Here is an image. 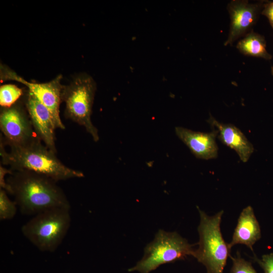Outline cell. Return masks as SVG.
<instances>
[{
  "label": "cell",
  "mask_w": 273,
  "mask_h": 273,
  "mask_svg": "<svg viewBox=\"0 0 273 273\" xmlns=\"http://www.w3.org/2000/svg\"><path fill=\"white\" fill-rule=\"evenodd\" d=\"M238 50L243 55L261 58L266 60L272 59V56L266 49L265 37L252 30L240 40L236 46Z\"/></svg>",
  "instance_id": "cell-14"
},
{
  "label": "cell",
  "mask_w": 273,
  "mask_h": 273,
  "mask_svg": "<svg viewBox=\"0 0 273 273\" xmlns=\"http://www.w3.org/2000/svg\"><path fill=\"white\" fill-rule=\"evenodd\" d=\"M13 170L11 169H7L2 165H0V188L5 190L7 193H11V189L5 180L6 175L11 174Z\"/></svg>",
  "instance_id": "cell-19"
},
{
  "label": "cell",
  "mask_w": 273,
  "mask_h": 273,
  "mask_svg": "<svg viewBox=\"0 0 273 273\" xmlns=\"http://www.w3.org/2000/svg\"><path fill=\"white\" fill-rule=\"evenodd\" d=\"M261 238V230L252 207L248 206L243 209L238 219L232 241L231 248L237 244H243L253 251V245Z\"/></svg>",
  "instance_id": "cell-13"
},
{
  "label": "cell",
  "mask_w": 273,
  "mask_h": 273,
  "mask_svg": "<svg viewBox=\"0 0 273 273\" xmlns=\"http://www.w3.org/2000/svg\"><path fill=\"white\" fill-rule=\"evenodd\" d=\"M23 90L17 85L6 84L0 87V105L2 108H9L17 103Z\"/></svg>",
  "instance_id": "cell-15"
},
{
  "label": "cell",
  "mask_w": 273,
  "mask_h": 273,
  "mask_svg": "<svg viewBox=\"0 0 273 273\" xmlns=\"http://www.w3.org/2000/svg\"><path fill=\"white\" fill-rule=\"evenodd\" d=\"M261 14L267 17L270 26L273 29V1H265Z\"/></svg>",
  "instance_id": "cell-20"
},
{
  "label": "cell",
  "mask_w": 273,
  "mask_h": 273,
  "mask_svg": "<svg viewBox=\"0 0 273 273\" xmlns=\"http://www.w3.org/2000/svg\"><path fill=\"white\" fill-rule=\"evenodd\" d=\"M175 132L196 158L209 160L217 157L218 146L215 141L217 133L214 129L206 133L177 126Z\"/></svg>",
  "instance_id": "cell-11"
},
{
  "label": "cell",
  "mask_w": 273,
  "mask_h": 273,
  "mask_svg": "<svg viewBox=\"0 0 273 273\" xmlns=\"http://www.w3.org/2000/svg\"><path fill=\"white\" fill-rule=\"evenodd\" d=\"M198 211L200 216L198 227L199 241L193 256L205 266L207 273H223L228 258L231 256V249L220 231L223 211L211 216L200 209Z\"/></svg>",
  "instance_id": "cell-4"
},
{
  "label": "cell",
  "mask_w": 273,
  "mask_h": 273,
  "mask_svg": "<svg viewBox=\"0 0 273 273\" xmlns=\"http://www.w3.org/2000/svg\"><path fill=\"white\" fill-rule=\"evenodd\" d=\"M24 105L36 134L43 144L56 154L55 129L57 128L52 113L29 90L25 96Z\"/></svg>",
  "instance_id": "cell-10"
},
{
  "label": "cell",
  "mask_w": 273,
  "mask_h": 273,
  "mask_svg": "<svg viewBox=\"0 0 273 273\" xmlns=\"http://www.w3.org/2000/svg\"><path fill=\"white\" fill-rule=\"evenodd\" d=\"M8 193L0 189V219L9 220L13 218L17 211V204L11 201L8 196Z\"/></svg>",
  "instance_id": "cell-16"
},
{
  "label": "cell",
  "mask_w": 273,
  "mask_h": 273,
  "mask_svg": "<svg viewBox=\"0 0 273 273\" xmlns=\"http://www.w3.org/2000/svg\"><path fill=\"white\" fill-rule=\"evenodd\" d=\"M193 246L176 232L159 230L153 241L145 248L141 260L128 270L150 273L161 265L193 256L195 250Z\"/></svg>",
  "instance_id": "cell-5"
},
{
  "label": "cell",
  "mask_w": 273,
  "mask_h": 273,
  "mask_svg": "<svg viewBox=\"0 0 273 273\" xmlns=\"http://www.w3.org/2000/svg\"><path fill=\"white\" fill-rule=\"evenodd\" d=\"M271 73L272 75L273 76V66H272L271 68Z\"/></svg>",
  "instance_id": "cell-21"
},
{
  "label": "cell",
  "mask_w": 273,
  "mask_h": 273,
  "mask_svg": "<svg viewBox=\"0 0 273 273\" xmlns=\"http://www.w3.org/2000/svg\"><path fill=\"white\" fill-rule=\"evenodd\" d=\"M6 182L22 214L35 215L55 208L70 209L57 181L45 175L26 170L13 171Z\"/></svg>",
  "instance_id": "cell-1"
},
{
  "label": "cell",
  "mask_w": 273,
  "mask_h": 273,
  "mask_svg": "<svg viewBox=\"0 0 273 273\" xmlns=\"http://www.w3.org/2000/svg\"><path fill=\"white\" fill-rule=\"evenodd\" d=\"M69 211V209L55 208L38 213L22 226V233L40 251L54 252L70 226Z\"/></svg>",
  "instance_id": "cell-3"
},
{
  "label": "cell",
  "mask_w": 273,
  "mask_h": 273,
  "mask_svg": "<svg viewBox=\"0 0 273 273\" xmlns=\"http://www.w3.org/2000/svg\"><path fill=\"white\" fill-rule=\"evenodd\" d=\"M263 270L264 273H273V253L263 255L261 259L254 258Z\"/></svg>",
  "instance_id": "cell-18"
},
{
  "label": "cell",
  "mask_w": 273,
  "mask_h": 273,
  "mask_svg": "<svg viewBox=\"0 0 273 273\" xmlns=\"http://www.w3.org/2000/svg\"><path fill=\"white\" fill-rule=\"evenodd\" d=\"M96 90V83L93 78L82 74L64 86L61 99L65 104V117L84 127L94 141L98 142V131L91 120Z\"/></svg>",
  "instance_id": "cell-6"
},
{
  "label": "cell",
  "mask_w": 273,
  "mask_h": 273,
  "mask_svg": "<svg viewBox=\"0 0 273 273\" xmlns=\"http://www.w3.org/2000/svg\"><path fill=\"white\" fill-rule=\"evenodd\" d=\"M1 79L2 81L11 80L25 85L52 113L56 128L65 129L60 116V106L62 102V92L64 86L61 84V75L45 83L29 82L18 75L13 70L1 66Z\"/></svg>",
  "instance_id": "cell-8"
},
{
  "label": "cell",
  "mask_w": 273,
  "mask_h": 273,
  "mask_svg": "<svg viewBox=\"0 0 273 273\" xmlns=\"http://www.w3.org/2000/svg\"><path fill=\"white\" fill-rule=\"evenodd\" d=\"M265 1L250 3L248 1L233 0L227 6L231 19L229 35L225 46L232 45L238 38L250 32L257 22Z\"/></svg>",
  "instance_id": "cell-9"
},
{
  "label": "cell",
  "mask_w": 273,
  "mask_h": 273,
  "mask_svg": "<svg viewBox=\"0 0 273 273\" xmlns=\"http://www.w3.org/2000/svg\"><path fill=\"white\" fill-rule=\"evenodd\" d=\"M9 152L0 141L3 165L13 171L26 170L49 177L56 181L84 177L82 172L68 167L37 139L21 146H11Z\"/></svg>",
  "instance_id": "cell-2"
},
{
  "label": "cell",
  "mask_w": 273,
  "mask_h": 273,
  "mask_svg": "<svg viewBox=\"0 0 273 273\" xmlns=\"http://www.w3.org/2000/svg\"><path fill=\"white\" fill-rule=\"evenodd\" d=\"M207 122L216 131L217 137L221 142L235 150L242 162L248 161L254 147L239 128L232 124L221 123L211 115Z\"/></svg>",
  "instance_id": "cell-12"
},
{
  "label": "cell",
  "mask_w": 273,
  "mask_h": 273,
  "mask_svg": "<svg viewBox=\"0 0 273 273\" xmlns=\"http://www.w3.org/2000/svg\"><path fill=\"white\" fill-rule=\"evenodd\" d=\"M0 128L1 140L5 146H21L39 139L25 107L20 103L2 108Z\"/></svg>",
  "instance_id": "cell-7"
},
{
  "label": "cell",
  "mask_w": 273,
  "mask_h": 273,
  "mask_svg": "<svg viewBox=\"0 0 273 273\" xmlns=\"http://www.w3.org/2000/svg\"><path fill=\"white\" fill-rule=\"evenodd\" d=\"M230 257L233 261L230 273H257L251 263L243 258L239 252L236 257Z\"/></svg>",
  "instance_id": "cell-17"
}]
</instances>
